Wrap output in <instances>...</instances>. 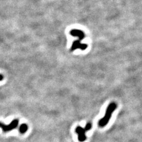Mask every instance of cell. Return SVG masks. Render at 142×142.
Wrapping results in <instances>:
<instances>
[{"instance_id": "cell-1", "label": "cell", "mask_w": 142, "mask_h": 142, "mask_svg": "<svg viewBox=\"0 0 142 142\" xmlns=\"http://www.w3.org/2000/svg\"><path fill=\"white\" fill-rule=\"evenodd\" d=\"M117 108V104L115 102H111L108 105V106L107 108L106 112L104 117L102 118L99 121H98V126L100 127H104L108 124V121H110L111 117L112 112L115 111Z\"/></svg>"}, {"instance_id": "cell-4", "label": "cell", "mask_w": 142, "mask_h": 142, "mask_svg": "<svg viewBox=\"0 0 142 142\" xmlns=\"http://www.w3.org/2000/svg\"><path fill=\"white\" fill-rule=\"evenodd\" d=\"M88 47V45L86 44H83L81 43V41L76 40L74 41L72 43V45L71 48V51H74L76 49H81V50H85Z\"/></svg>"}, {"instance_id": "cell-3", "label": "cell", "mask_w": 142, "mask_h": 142, "mask_svg": "<svg viewBox=\"0 0 142 142\" xmlns=\"http://www.w3.org/2000/svg\"><path fill=\"white\" fill-rule=\"evenodd\" d=\"M18 120L15 119L11 122L8 125H5L2 123L0 122V128H1L4 132H7L11 131L12 130L16 129L18 126Z\"/></svg>"}, {"instance_id": "cell-2", "label": "cell", "mask_w": 142, "mask_h": 142, "mask_svg": "<svg viewBox=\"0 0 142 142\" xmlns=\"http://www.w3.org/2000/svg\"><path fill=\"white\" fill-rule=\"evenodd\" d=\"M92 128V124L91 123L86 125L85 127H81L80 126H78L75 129V132L78 134V140L80 142H83L86 140V136L85 135L86 132L90 130Z\"/></svg>"}, {"instance_id": "cell-7", "label": "cell", "mask_w": 142, "mask_h": 142, "mask_svg": "<svg viewBox=\"0 0 142 142\" xmlns=\"http://www.w3.org/2000/svg\"><path fill=\"white\" fill-rule=\"evenodd\" d=\"M2 79H3V76L2 75H0V81H2Z\"/></svg>"}, {"instance_id": "cell-6", "label": "cell", "mask_w": 142, "mask_h": 142, "mask_svg": "<svg viewBox=\"0 0 142 142\" xmlns=\"http://www.w3.org/2000/svg\"><path fill=\"white\" fill-rule=\"evenodd\" d=\"M27 129H28L27 125L26 124H23L20 126V128H19V131H20V133L21 134H24L27 131Z\"/></svg>"}, {"instance_id": "cell-5", "label": "cell", "mask_w": 142, "mask_h": 142, "mask_svg": "<svg viewBox=\"0 0 142 142\" xmlns=\"http://www.w3.org/2000/svg\"><path fill=\"white\" fill-rule=\"evenodd\" d=\"M70 35L74 37H78L79 40L81 41L85 38V34L82 31L78 29H73L70 32Z\"/></svg>"}]
</instances>
